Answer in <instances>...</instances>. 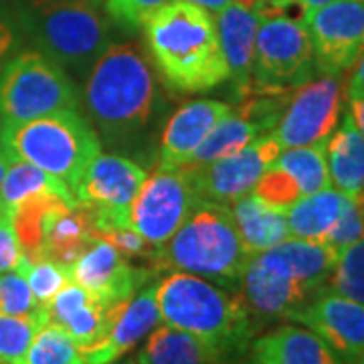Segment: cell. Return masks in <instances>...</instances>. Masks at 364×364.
Returning a JSON list of instances; mask_svg holds the SVG:
<instances>
[{"mask_svg":"<svg viewBox=\"0 0 364 364\" xmlns=\"http://www.w3.org/2000/svg\"><path fill=\"white\" fill-rule=\"evenodd\" d=\"M231 205L237 229L249 255L261 253L289 239L286 210H277L265 205L253 193L237 198Z\"/></svg>","mask_w":364,"mask_h":364,"instance_id":"obj_26","label":"cell"},{"mask_svg":"<svg viewBox=\"0 0 364 364\" xmlns=\"http://www.w3.org/2000/svg\"><path fill=\"white\" fill-rule=\"evenodd\" d=\"M291 322L318 334L344 364H350L364 348V304L334 291H318L294 314Z\"/></svg>","mask_w":364,"mask_h":364,"instance_id":"obj_16","label":"cell"},{"mask_svg":"<svg viewBox=\"0 0 364 364\" xmlns=\"http://www.w3.org/2000/svg\"><path fill=\"white\" fill-rule=\"evenodd\" d=\"M11 160H13V158L9 156V152L0 146V184H2V178H4V174H6V168H9Z\"/></svg>","mask_w":364,"mask_h":364,"instance_id":"obj_46","label":"cell"},{"mask_svg":"<svg viewBox=\"0 0 364 364\" xmlns=\"http://www.w3.org/2000/svg\"><path fill=\"white\" fill-rule=\"evenodd\" d=\"M282 146L272 134H265L229 156L186 172L193 178L198 198L231 205L237 198L253 193L261 174L272 166Z\"/></svg>","mask_w":364,"mask_h":364,"instance_id":"obj_14","label":"cell"},{"mask_svg":"<svg viewBox=\"0 0 364 364\" xmlns=\"http://www.w3.org/2000/svg\"><path fill=\"white\" fill-rule=\"evenodd\" d=\"M124 364H136V363H124Z\"/></svg>","mask_w":364,"mask_h":364,"instance_id":"obj_52","label":"cell"},{"mask_svg":"<svg viewBox=\"0 0 364 364\" xmlns=\"http://www.w3.org/2000/svg\"><path fill=\"white\" fill-rule=\"evenodd\" d=\"M69 267L71 282L109 308L128 301L152 279L150 267L132 265L128 257L104 239H93Z\"/></svg>","mask_w":364,"mask_h":364,"instance_id":"obj_15","label":"cell"},{"mask_svg":"<svg viewBox=\"0 0 364 364\" xmlns=\"http://www.w3.org/2000/svg\"><path fill=\"white\" fill-rule=\"evenodd\" d=\"M23 257L25 255H23V249L18 245V239H16V233L11 225V219L9 217L0 219V273L18 269Z\"/></svg>","mask_w":364,"mask_h":364,"instance_id":"obj_39","label":"cell"},{"mask_svg":"<svg viewBox=\"0 0 364 364\" xmlns=\"http://www.w3.org/2000/svg\"><path fill=\"white\" fill-rule=\"evenodd\" d=\"M314 77L312 41L304 21L286 13L261 14L251 93H294Z\"/></svg>","mask_w":364,"mask_h":364,"instance_id":"obj_9","label":"cell"},{"mask_svg":"<svg viewBox=\"0 0 364 364\" xmlns=\"http://www.w3.org/2000/svg\"><path fill=\"white\" fill-rule=\"evenodd\" d=\"M90 4H93V6H100L102 9V4H104V0H87Z\"/></svg>","mask_w":364,"mask_h":364,"instance_id":"obj_50","label":"cell"},{"mask_svg":"<svg viewBox=\"0 0 364 364\" xmlns=\"http://www.w3.org/2000/svg\"><path fill=\"white\" fill-rule=\"evenodd\" d=\"M342 77L320 75L291 93L277 126L269 134L286 148L326 144L342 117Z\"/></svg>","mask_w":364,"mask_h":364,"instance_id":"obj_12","label":"cell"},{"mask_svg":"<svg viewBox=\"0 0 364 364\" xmlns=\"http://www.w3.org/2000/svg\"><path fill=\"white\" fill-rule=\"evenodd\" d=\"M336 255L326 243L289 237L249 259L237 294L259 326L291 320L324 289Z\"/></svg>","mask_w":364,"mask_h":364,"instance_id":"obj_3","label":"cell"},{"mask_svg":"<svg viewBox=\"0 0 364 364\" xmlns=\"http://www.w3.org/2000/svg\"><path fill=\"white\" fill-rule=\"evenodd\" d=\"M186 2H193V4H198L203 9H207L208 13L217 14L219 11H223L225 6L233 4V2H245V0H186ZM247 4V2H245Z\"/></svg>","mask_w":364,"mask_h":364,"instance_id":"obj_45","label":"cell"},{"mask_svg":"<svg viewBox=\"0 0 364 364\" xmlns=\"http://www.w3.org/2000/svg\"><path fill=\"white\" fill-rule=\"evenodd\" d=\"M170 0H104L107 18L122 31L132 33L160 11Z\"/></svg>","mask_w":364,"mask_h":364,"instance_id":"obj_36","label":"cell"},{"mask_svg":"<svg viewBox=\"0 0 364 364\" xmlns=\"http://www.w3.org/2000/svg\"><path fill=\"white\" fill-rule=\"evenodd\" d=\"M233 112L229 104L217 100H196L181 105L168 117L158 150V168H182L210 130Z\"/></svg>","mask_w":364,"mask_h":364,"instance_id":"obj_18","label":"cell"},{"mask_svg":"<svg viewBox=\"0 0 364 364\" xmlns=\"http://www.w3.org/2000/svg\"><path fill=\"white\" fill-rule=\"evenodd\" d=\"M13 21L33 49L79 79L87 77L114 41L112 21L87 0H37Z\"/></svg>","mask_w":364,"mask_h":364,"instance_id":"obj_6","label":"cell"},{"mask_svg":"<svg viewBox=\"0 0 364 364\" xmlns=\"http://www.w3.org/2000/svg\"><path fill=\"white\" fill-rule=\"evenodd\" d=\"M223 55L229 69V79L243 97L251 93L255 39L261 14L255 6L245 2H233L215 14Z\"/></svg>","mask_w":364,"mask_h":364,"instance_id":"obj_19","label":"cell"},{"mask_svg":"<svg viewBox=\"0 0 364 364\" xmlns=\"http://www.w3.org/2000/svg\"><path fill=\"white\" fill-rule=\"evenodd\" d=\"M198 200L186 170H160L148 176L130 207V227L152 247H162L178 231Z\"/></svg>","mask_w":364,"mask_h":364,"instance_id":"obj_13","label":"cell"},{"mask_svg":"<svg viewBox=\"0 0 364 364\" xmlns=\"http://www.w3.org/2000/svg\"><path fill=\"white\" fill-rule=\"evenodd\" d=\"M346 97H364V53L356 61V65L352 67V75L346 85Z\"/></svg>","mask_w":364,"mask_h":364,"instance_id":"obj_42","label":"cell"},{"mask_svg":"<svg viewBox=\"0 0 364 364\" xmlns=\"http://www.w3.org/2000/svg\"><path fill=\"white\" fill-rule=\"evenodd\" d=\"M63 109H79L75 81L37 49L18 51L0 73V114L23 124Z\"/></svg>","mask_w":364,"mask_h":364,"instance_id":"obj_8","label":"cell"},{"mask_svg":"<svg viewBox=\"0 0 364 364\" xmlns=\"http://www.w3.org/2000/svg\"><path fill=\"white\" fill-rule=\"evenodd\" d=\"M43 310L35 299L25 275L14 272L0 273V314L4 316H35Z\"/></svg>","mask_w":364,"mask_h":364,"instance_id":"obj_35","label":"cell"},{"mask_svg":"<svg viewBox=\"0 0 364 364\" xmlns=\"http://www.w3.org/2000/svg\"><path fill=\"white\" fill-rule=\"evenodd\" d=\"M326 160L334 188L348 196L364 195V138L348 109L326 142Z\"/></svg>","mask_w":364,"mask_h":364,"instance_id":"obj_22","label":"cell"},{"mask_svg":"<svg viewBox=\"0 0 364 364\" xmlns=\"http://www.w3.org/2000/svg\"><path fill=\"white\" fill-rule=\"evenodd\" d=\"M253 195L269 207L277 208V210H287L301 196V191L289 172L272 164L261 174V178L253 188Z\"/></svg>","mask_w":364,"mask_h":364,"instance_id":"obj_34","label":"cell"},{"mask_svg":"<svg viewBox=\"0 0 364 364\" xmlns=\"http://www.w3.org/2000/svg\"><path fill=\"white\" fill-rule=\"evenodd\" d=\"M160 322L203 340L213 350L243 363L259 322L237 291L184 272H170L156 284Z\"/></svg>","mask_w":364,"mask_h":364,"instance_id":"obj_4","label":"cell"},{"mask_svg":"<svg viewBox=\"0 0 364 364\" xmlns=\"http://www.w3.org/2000/svg\"><path fill=\"white\" fill-rule=\"evenodd\" d=\"M324 289L364 304V239L340 249Z\"/></svg>","mask_w":364,"mask_h":364,"instance_id":"obj_31","label":"cell"},{"mask_svg":"<svg viewBox=\"0 0 364 364\" xmlns=\"http://www.w3.org/2000/svg\"><path fill=\"white\" fill-rule=\"evenodd\" d=\"M350 364H364V348L358 352V356H356V358H354Z\"/></svg>","mask_w":364,"mask_h":364,"instance_id":"obj_48","label":"cell"},{"mask_svg":"<svg viewBox=\"0 0 364 364\" xmlns=\"http://www.w3.org/2000/svg\"><path fill=\"white\" fill-rule=\"evenodd\" d=\"M122 304L109 308L104 301L93 298L81 286L69 282L45 306V314L49 322L61 326L79 346H91L104 336L114 314Z\"/></svg>","mask_w":364,"mask_h":364,"instance_id":"obj_20","label":"cell"},{"mask_svg":"<svg viewBox=\"0 0 364 364\" xmlns=\"http://www.w3.org/2000/svg\"><path fill=\"white\" fill-rule=\"evenodd\" d=\"M318 75L344 77L364 53V0H332L304 18Z\"/></svg>","mask_w":364,"mask_h":364,"instance_id":"obj_11","label":"cell"},{"mask_svg":"<svg viewBox=\"0 0 364 364\" xmlns=\"http://www.w3.org/2000/svg\"><path fill=\"white\" fill-rule=\"evenodd\" d=\"M249 364H275L272 360H267V358H263V356H255V354H251V360Z\"/></svg>","mask_w":364,"mask_h":364,"instance_id":"obj_47","label":"cell"},{"mask_svg":"<svg viewBox=\"0 0 364 364\" xmlns=\"http://www.w3.org/2000/svg\"><path fill=\"white\" fill-rule=\"evenodd\" d=\"M136 364H241L223 356L188 332L162 324L138 352Z\"/></svg>","mask_w":364,"mask_h":364,"instance_id":"obj_24","label":"cell"},{"mask_svg":"<svg viewBox=\"0 0 364 364\" xmlns=\"http://www.w3.org/2000/svg\"><path fill=\"white\" fill-rule=\"evenodd\" d=\"M358 239H364V195L350 196L344 213L328 233L324 243L340 251Z\"/></svg>","mask_w":364,"mask_h":364,"instance_id":"obj_38","label":"cell"},{"mask_svg":"<svg viewBox=\"0 0 364 364\" xmlns=\"http://www.w3.org/2000/svg\"><path fill=\"white\" fill-rule=\"evenodd\" d=\"M251 257L231 207L198 198L178 231L156 249L152 265L166 272L193 273L237 291Z\"/></svg>","mask_w":364,"mask_h":364,"instance_id":"obj_5","label":"cell"},{"mask_svg":"<svg viewBox=\"0 0 364 364\" xmlns=\"http://www.w3.org/2000/svg\"><path fill=\"white\" fill-rule=\"evenodd\" d=\"M41 195H55L65 198L67 203H75V196L71 193V188L63 184L59 178L51 176L49 172L41 170L39 166L13 158L6 174L0 184V208L4 215H9V210L21 205L26 198Z\"/></svg>","mask_w":364,"mask_h":364,"instance_id":"obj_28","label":"cell"},{"mask_svg":"<svg viewBox=\"0 0 364 364\" xmlns=\"http://www.w3.org/2000/svg\"><path fill=\"white\" fill-rule=\"evenodd\" d=\"M265 134H267L265 128L249 112L247 105L241 104V107H237V109L233 107V112L227 117H223L221 122L210 130V134L196 148L195 154L182 166V170H195L198 166H205L208 162H215L219 158L229 156Z\"/></svg>","mask_w":364,"mask_h":364,"instance_id":"obj_27","label":"cell"},{"mask_svg":"<svg viewBox=\"0 0 364 364\" xmlns=\"http://www.w3.org/2000/svg\"><path fill=\"white\" fill-rule=\"evenodd\" d=\"M37 0H0V14L14 18L21 11H25L26 6H31Z\"/></svg>","mask_w":364,"mask_h":364,"instance_id":"obj_43","label":"cell"},{"mask_svg":"<svg viewBox=\"0 0 364 364\" xmlns=\"http://www.w3.org/2000/svg\"><path fill=\"white\" fill-rule=\"evenodd\" d=\"M47 322L45 306L35 316L0 314V364H23L37 330Z\"/></svg>","mask_w":364,"mask_h":364,"instance_id":"obj_32","label":"cell"},{"mask_svg":"<svg viewBox=\"0 0 364 364\" xmlns=\"http://www.w3.org/2000/svg\"><path fill=\"white\" fill-rule=\"evenodd\" d=\"M148 59L170 91L203 93L229 79L215 14L170 0L142 25Z\"/></svg>","mask_w":364,"mask_h":364,"instance_id":"obj_2","label":"cell"},{"mask_svg":"<svg viewBox=\"0 0 364 364\" xmlns=\"http://www.w3.org/2000/svg\"><path fill=\"white\" fill-rule=\"evenodd\" d=\"M251 354L275 364H344L318 334L294 324L279 326L253 340Z\"/></svg>","mask_w":364,"mask_h":364,"instance_id":"obj_21","label":"cell"},{"mask_svg":"<svg viewBox=\"0 0 364 364\" xmlns=\"http://www.w3.org/2000/svg\"><path fill=\"white\" fill-rule=\"evenodd\" d=\"M18 272L25 275L26 284L41 306H47L71 282V267L49 257L37 261H28L23 257Z\"/></svg>","mask_w":364,"mask_h":364,"instance_id":"obj_33","label":"cell"},{"mask_svg":"<svg viewBox=\"0 0 364 364\" xmlns=\"http://www.w3.org/2000/svg\"><path fill=\"white\" fill-rule=\"evenodd\" d=\"M348 200L350 196L332 186L312 193V195L299 196L286 210L289 237L324 243L328 233L332 231L340 215L344 213Z\"/></svg>","mask_w":364,"mask_h":364,"instance_id":"obj_25","label":"cell"},{"mask_svg":"<svg viewBox=\"0 0 364 364\" xmlns=\"http://www.w3.org/2000/svg\"><path fill=\"white\" fill-rule=\"evenodd\" d=\"M93 239L95 237L90 213L79 205L59 200L51 208L45 223L43 253L49 259L71 265Z\"/></svg>","mask_w":364,"mask_h":364,"instance_id":"obj_23","label":"cell"},{"mask_svg":"<svg viewBox=\"0 0 364 364\" xmlns=\"http://www.w3.org/2000/svg\"><path fill=\"white\" fill-rule=\"evenodd\" d=\"M328 2H332V0H279L277 6L273 9L272 13H286V9L296 6V9H299V18L304 21L308 14L314 13V11H318V9H322V6H326Z\"/></svg>","mask_w":364,"mask_h":364,"instance_id":"obj_41","label":"cell"},{"mask_svg":"<svg viewBox=\"0 0 364 364\" xmlns=\"http://www.w3.org/2000/svg\"><path fill=\"white\" fill-rule=\"evenodd\" d=\"M85 114L109 146H134L158 109V85L148 53L136 41H112L83 87Z\"/></svg>","mask_w":364,"mask_h":364,"instance_id":"obj_1","label":"cell"},{"mask_svg":"<svg viewBox=\"0 0 364 364\" xmlns=\"http://www.w3.org/2000/svg\"><path fill=\"white\" fill-rule=\"evenodd\" d=\"M146 178L148 172L136 160L100 152L83 172L73 196L90 213L93 229L105 225L130 227V207Z\"/></svg>","mask_w":364,"mask_h":364,"instance_id":"obj_10","label":"cell"},{"mask_svg":"<svg viewBox=\"0 0 364 364\" xmlns=\"http://www.w3.org/2000/svg\"><path fill=\"white\" fill-rule=\"evenodd\" d=\"M4 126H6V122H4V117L0 114V140H2V134H4Z\"/></svg>","mask_w":364,"mask_h":364,"instance_id":"obj_49","label":"cell"},{"mask_svg":"<svg viewBox=\"0 0 364 364\" xmlns=\"http://www.w3.org/2000/svg\"><path fill=\"white\" fill-rule=\"evenodd\" d=\"M0 146L11 158L26 160L59 178L71 193L91 160L102 152L97 132L79 109H63L23 124H6Z\"/></svg>","mask_w":364,"mask_h":364,"instance_id":"obj_7","label":"cell"},{"mask_svg":"<svg viewBox=\"0 0 364 364\" xmlns=\"http://www.w3.org/2000/svg\"><path fill=\"white\" fill-rule=\"evenodd\" d=\"M21 31L14 25L13 18L0 14V73L6 67V63L18 53L21 47Z\"/></svg>","mask_w":364,"mask_h":364,"instance_id":"obj_40","label":"cell"},{"mask_svg":"<svg viewBox=\"0 0 364 364\" xmlns=\"http://www.w3.org/2000/svg\"><path fill=\"white\" fill-rule=\"evenodd\" d=\"M4 217H6V215H4V213H2V208H0V219H4Z\"/></svg>","mask_w":364,"mask_h":364,"instance_id":"obj_51","label":"cell"},{"mask_svg":"<svg viewBox=\"0 0 364 364\" xmlns=\"http://www.w3.org/2000/svg\"><path fill=\"white\" fill-rule=\"evenodd\" d=\"M273 164L291 174V178L298 182L301 196L332 186L326 160V144L286 148L279 152Z\"/></svg>","mask_w":364,"mask_h":364,"instance_id":"obj_29","label":"cell"},{"mask_svg":"<svg viewBox=\"0 0 364 364\" xmlns=\"http://www.w3.org/2000/svg\"><path fill=\"white\" fill-rule=\"evenodd\" d=\"M160 324L156 301V284L148 282L128 301H124L105 334L91 346H81L85 364H112L132 350L144 336Z\"/></svg>","mask_w":364,"mask_h":364,"instance_id":"obj_17","label":"cell"},{"mask_svg":"<svg viewBox=\"0 0 364 364\" xmlns=\"http://www.w3.org/2000/svg\"><path fill=\"white\" fill-rule=\"evenodd\" d=\"M23 364H85L81 346L55 322H45L37 330Z\"/></svg>","mask_w":364,"mask_h":364,"instance_id":"obj_30","label":"cell"},{"mask_svg":"<svg viewBox=\"0 0 364 364\" xmlns=\"http://www.w3.org/2000/svg\"><path fill=\"white\" fill-rule=\"evenodd\" d=\"M350 116L356 124L358 132L363 134L364 138V97H352L350 100Z\"/></svg>","mask_w":364,"mask_h":364,"instance_id":"obj_44","label":"cell"},{"mask_svg":"<svg viewBox=\"0 0 364 364\" xmlns=\"http://www.w3.org/2000/svg\"><path fill=\"white\" fill-rule=\"evenodd\" d=\"M95 239H104L128 259H148L154 263L156 247H152L142 235L134 231L132 227H117V225H105L93 229Z\"/></svg>","mask_w":364,"mask_h":364,"instance_id":"obj_37","label":"cell"}]
</instances>
